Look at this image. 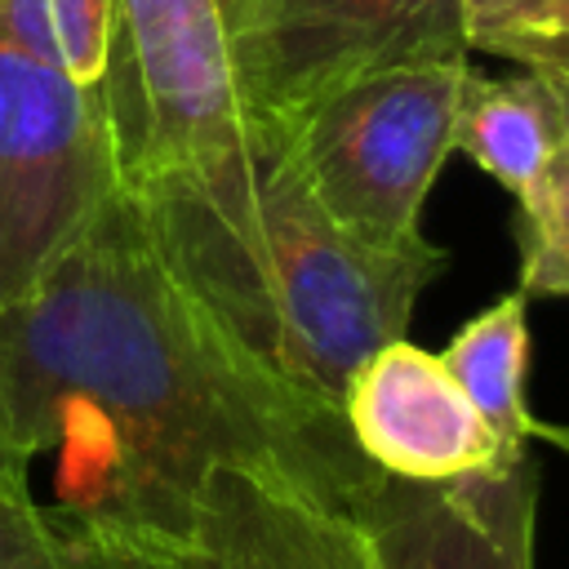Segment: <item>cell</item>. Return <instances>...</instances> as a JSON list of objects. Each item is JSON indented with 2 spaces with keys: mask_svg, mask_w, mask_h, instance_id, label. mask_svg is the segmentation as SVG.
<instances>
[{
  "mask_svg": "<svg viewBox=\"0 0 569 569\" xmlns=\"http://www.w3.org/2000/svg\"><path fill=\"white\" fill-rule=\"evenodd\" d=\"M0 458H49L58 516L156 533H187L213 462L289 476L351 516L387 480L338 409L262 369L173 280L124 182L0 307Z\"/></svg>",
  "mask_w": 569,
  "mask_h": 569,
  "instance_id": "6da1fadb",
  "label": "cell"
},
{
  "mask_svg": "<svg viewBox=\"0 0 569 569\" xmlns=\"http://www.w3.org/2000/svg\"><path fill=\"white\" fill-rule=\"evenodd\" d=\"M173 280L280 382L342 413L365 356L405 338L449 267L431 240L373 244L311 191L289 124L249 111L222 142L124 182Z\"/></svg>",
  "mask_w": 569,
  "mask_h": 569,
  "instance_id": "7a4b0ae2",
  "label": "cell"
},
{
  "mask_svg": "<svg viewBox=\"0 0 569 569\" xmlns=\"http://www.w3.org/2000/svg\"><path fill=\"white\" fill-rule=\"evenodd\" d=\"M467 71V58L400 62L280 116L311 191L347 231L373 244L422 236V200L453 151Z\"/></svg>",
  "mask_w": 569,
  "mask_h": 569,
  "instance_id": "3957f363",
  "label": "cell"
},
{
  "mask_svg": "<svg viewBox=\"0 0 569 569\" xmlns=\"http://www.w3.org/2000/svg\"><path fill=\"white\" fill-rule=\"evenodd\" d=\"M116 187L102 93L0 18V307L67 253Z\"/></svg>",
  "mask_w": 569,
  "mask_h": 569,
  "instance_id": "277c9868",
  "label": "cell"
},
{
  "mask_svg": "<svg viewBox=\"0 0 569 569\" xmlns=\"http://www.w3.org/2000/svg\"><path fill=\"white\" fill-rule=\"evenodd\" d=\"M120 182L147 178L244 124L218 0H116L98 80Z\"/></svg>",
  "mask_w": 569,
  "mask_h": 569,
  "instance_id": "5b68a950",
  "label": "cell"
},
{
  "mask_svg": "<svg viewBox=\"0 0 569 569\" xmlns=\"http://www.w3.org/2000/svg\"><path fill=\"white\" fill-rule=\"evenodd\" d=\"M227 44L240 102L267 116L382 67L471 53L462 0H231Z\"/></svg>",
  "mask_w": 569,
  "mask_h": 569,
  "instance_id": "8992f818",
  "label": "cell"
},
{
  "mask_svg": "<svg viewBox=\"0 0 569 569\" xmlns=\"http://www.w3.org/2000/svg\"><path fill=\"white\" fill-rule=\"evenodd\" d=\"M342 422L382 476L413 485L489 476L525 458L498 445L445 360L409 338H391L356 365L342 391Z\"/></svg>",
  "mask_w": 569,
  "mask_h": 569,
  "instance_id": "52a82bcc",
  "label": "cell"
},
{
  "mask_svg": "<svg viewBox=\"0 0 569 569\" xmlns=\"http://www.w3.org/2000/svg\"><path fill=\"white\" fill-rule=\"evenodd\" d=\"M178 560L182 569H382L360 516L244 462L204 471Z\"/></svg>",
  "mask_w": 569,
  "mask_h": 569,
  "instance_id": "ba28073f",
  "label": "cell"
},
{
  "mask_svg": "<svg viewBox=\"0 0 569 569\" xmlns=\"http://www.w3.org/2000/svg\"><path fill=\"white\" fill-rule=\"evenodd\" d=\"M538 462L413 485L387 476L360 520L382 569H533Z\"/></svg>",
  "mask_w": 569,
  "mask_h": 569,
  "instance_id": "9c48e42d",
  "label": "cell"
},
{
  "mask_svg": "<svg viewBox=\"0 0 569 569\" xmlns=\"http://www.w3.org/2000/svg\"><path fill=\"white\" fill-rule=\"evenodd\" d=\"M565 133H569V116L542 71H525V67L516 76L467 71L453 111V151H462L476 169L502 182L516 196V204L533 200Z\"/></svg>",
  "mask_w": 569,
  "mask_h": 569,
  "instance_id": "30bf717a",
  "label": "cell"
},
{
  "mask_svg": "<svg viewBox=\"0 0 569 569\" xmlns=\"http://www.w3.org/2000/svg\"><path fill=\"white\" fill-rule=\"evenodd\" d=\"M525 289L502 293L485 311H476L440 351L445 369L453 382L467 391V400L480 409L489 431L507 453H529V396H525V373H529V320H525Z\"/></svg>",
  "mask_w": 569,
  "mask_h": 569,
  "instance_id": "8fae6325",
  "label": "cell"
},
{
  "mask_svg": "<svg viewBox=\"0 0 569 569\" xmlns=\"http://www.w3.org/2000/svg\"><path fill=\"white\" fill-rule=\"evenodd\" d=\"M462 31L471 53L569 71V0H462Z\"/></svg>",
  "mask_w": 569,
  "mask_h": 569,
  "instance_id": "7c38bea8",
  "label": "cell"
},
{
  "mask_svg": "<svg viewBox=\"0 0 569 569\" xmlns=\"http://www.w3.org/2000/svg\"><path fill=\"white\" fill-rule=\"evenodd\" d=\"M520 289L569 298V133L533 200L520 204Z\"/></svg>",
  "mask_w": 569,
  "mask_h": 569,
  "instance_id": "4fadbf2b",
  "label": "cell"
},
{
  "mask_svg": "<svg viewBox=\"0 0 569 569\" xmlns=\"http://www.w3.org/2000/svg\"><path fill=\"white\" fill-rule=\"evenodd\" d=\"M0 569H67L49 511L27 476H0Z\"/></svg>",
  "mask_w": 569,
  "mask_h": 569,
  "instance_id": "5bb4252c",
  "label": "cell"
},
{
  "mask_svg": "<svg viewBox=\"0 0 569 569\" xmlns=\"http://www.w3.org/2000/svg\"><path fill=\"white\" fill-rule=\"evenodd\" d=\"M53 22V44L71 80L98 89L111 53V13L116 0H44Z\"/></svg>",
  "mask_w": 569,
  "mask_h": 569,
  "instance_id": "9a60e30c",
  "label": "cell"
},
{
  "mask_svg": "<svg viewBox=\"0 0 569 569\" xmlns=\"http://www.w3.org/2000/svg\"><path fill=\"white\" fill-rule=\"evenodd\" d=\"M529 436H538L542 445H556V449L569 458V422H556V427H551V422H533Z\"/></svg>",
  "mask_w": 569,
  "mask_h": 569,
  "instance_id": "2e32d148",
  "label": "cell"
},
{
  "mask_svg": "<svg viewBox=\"0 0 569 569\" xmlns=\"http://www.w3.org/2000/svg\"><path fill=\"white\" fill-rule=\"evenodd\" d=\"M542 76H547V84L556 89V98H560V107L569 116V71H542Z\"/></svg>",
  "mask_w": 569,
  "mask_h": 569,
  "instance_id": "e0dca14e",
  "label": "cell"
},
{
  "mask_svg": "<svg viewBox=\"0 0 569 569\" xmlns=\"http://www.w3.org/2000/svg\"><path fill=\"white\" fill-rule=\"evenodd\" d=\"M0 476H27L18 462H9V458H0Z\"/></svg>",
  "mask_w": 569,
  "mask_h": 569,
  "instance_id": "ac0fdd59",
  "label": "cell"
},
{
  "mask_svg": "<svg viewBox=\"0 0 569 569\" xmlns=\"http://www.w3.org/2000/svg\"><path fill=\"white\" fill-rule=\"evenodd\" d=\"M218 4H222V18H227V4H231V0H218Z\"/></svg>",
  "mask_w": 569,
  "mask_h": 569,
  "instance_id": "d6986e66",
  "label": "cell"
}]
</instances>
